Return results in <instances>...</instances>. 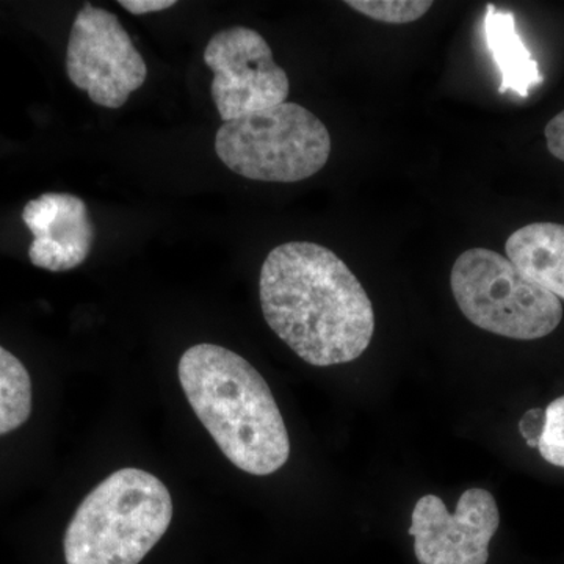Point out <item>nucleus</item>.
<instances>
[{
    "mask_svg": "<svg viewBox=\"0 0 564 564\" xmlns=\"http://www.w3.org/2000/svg\"><path fill=\"white\" fill-rule=\"evenodd\" d=\"M259 296L272 332L311 366L355 361L372 343L375 313L366 289L323 245L273 248L262 263Z\"/></svg>",
    "mask_w": 564,
    "mask_h": 564,
    "instance_id": "nucleus-1",
    "label": "nucleus"
},
{
    "mask_svg": "<svg viewBox=\"0 0 564 564\" xmlns=\"http://www.w3.org/2000/svg\"><path fill=\"white\" fill-rule=\"evenodd\" d=\"M177 375L192 410L243 473L265 477L291 456L280 408L262 375L247 359L214 344L193 345Z\"/></svg>",
    "mask_w": 564,
    "mask_h": 564,
    "instance_id": "nucleus-2",
    "label": "nucleus"
},
{
    "mask_svg": "<svg viewBox=\"0 0 564 564\" xmlns=\"http://www.w3.org/2000/svg\"><path fill=\"white\" fill-rule=\"evenodd\" d=\"M173 519L169 488L147 470L109 475L79 505L63 540L66 564H140Z\"/></svg>",
    "mask_w": 564,
    "mask_h": 564,
    "instance_id": "nucleus-3",
    "label": "nucleus"
},
{
    "mask_svg": "<svg viewBox=\"0 0 564 564\" xmlns=\"http://www.w3.org/2000/svg\"><path fill=\"white\" fill-rule=\"evenodd\" d=\"M215 152L231 172L247 180L300 182L328 163L332 135L313 111L284 102L223 122Z\"/></svg>",
    "mask_w": 564,
    "mask_h": 564,
    "instance_id": "nucleus-4",
    "label": "nucleus"
},
{
    "mask_svg": "<svg viewBox=\"0 0 564 564\" xmlns=\"http://www.w3.org/2000/svg\"><path fill=\"white\" fill-rule=\"evenodd\" d=\"M451 288L467 321L508 339H541L563 321L562 302L555 295L507 256L488 248H470L456 259Z\"/></svg>",
    "mask_w": 564,
    "mask_h": 564,
    "instance_id": "nucleus-5",
    "label": "nucleus"
},
{
    "mask_svg": "<svg viewBox=\"0 0 564 564\" xmlns=\"http://www.w3.org/2000/svg\"><path fill=\"white\" fill-rule=\"evenodd\" d=\"M66 73L96 106L120 109L143 87L148 66L117 14L87 3L70 29Z\"/></svg>",
    "mask_w": 564,
    "mask_h": 564,
    "instance_id": "nucleus-6",
    "label": "nucleus"
},
{
    "mask_svg": "<svg viewBox=\"0 0 564 564\" xmlns=\"http://www.w3.org/2000/svg\"><path fill=\"white\" fill-rule=\"evenodd\" d=\"M204 63L214 73L210 93L223 122L288 102L291 82L272 47L254 29L236 25L215 33Z\"/></svg>",
    "mask_w": 564,
    "mask_h": 564,
    "instance_id": "nucleus-7",
    "label": "nucleus"
},
{
    "mask_svg": "<svg viewBox=\"0 0 564 564\" xmlns=\"http://www.w3.org/2000/svg\"><path fill=\"white\" fill-rule=\"evenodd\" d=\"M499 525V507L492 494L470 488L459 497L454 514L440 497H421L408 533L414 538L421 564H486Z\"/></svg>",
    "mask_w": 564,
    "mask_h": 564,
    "instance_id": "nucleus-8",
    "label": "nucleus"
},
{
    "mask_svg": "<svg viewBox=\"0 0 564 564\" xmlns=\"http://www.w3.org/2000/svg\"><path fill=\"white\" fill-rule=\"evenodd\" d=\"M22 221L33 236L29 248L33 265L50 272H68L87 261L95 242V226L79 196L44 193L25 204Z\"/></svg>",
    "mask_w": 564,
    "mask_h": 564,
    "instance_id": "nucleus-9",
    "label": "nucleus"
},
{
    "mask_svg": "<svg viewBox=\"0 0 564 564\" xmlns=\"http://www.w3.org/2000/svg\"><path fill=\"white\" fill-rule=\"evenodd\" d=\"M505 251L530 280L564 300V225L530 223L508 237Z\"/></svg>",
    "mask_w": 564,
    "mask_h": 564,
    "instance_id": "nucleus-10",
    "label": "nucleus"
},
{
    "mask_svg": "<svg viewBox=\"0 0 564 564\" xmlns=\"http://www.w3.org/2000/svg\"><path fill=\"white\" fill-rule=\"evenodd\" d=\"M485 33L488 50L502 74L500 93L513 91L527 98L533 87L543 84V74L519 35L514 14L510 10L488 6Z\"/></svg>",
    "mask_w": 564,
    "mask_h": 564,
    "instance_id": "nucleus-11",
    "label": "nucleus"
},
{
    "mask_svg": "<svg viewBox=\"0 0 564 564\" xmlns=\"http://www.w3.org/2000/svg\"><path fill=\"white\" fill-rule=\"evenodd\" d=\"M31 413V375L17 356L0 347V436L24 425Z\"/></svg>",
    "mask_w": 564,
    "mask_h": 564,
    "instance_id": "nucleus-12",
    "label": "nucleus"
},
{
    "mask_svg": "<svg viewBox=\"0 0 564 564\" xmlns=\"http://www.w3.org/2000/svg\"><path fill=\"white\" fill-rule=\"evenodd\" d=\"M345 6L370 20L384 24H411L421 20L433 7L430 0H348Z\"/></svg>",
    "mask_w": 564,
    "mask_h": 564,
    "instance_id": "nucleus-13",
    "label": "nucleus"
},
{
    "mask_svg": "<svg viewBox=\"0 0 564 564\" xmlns=\"http://www.w3.org/2000/svg\"><path fill=\"white\" fill-rule=\"evenodd\" d=\"M538 451L545 462L564 469V395L545 408V429Z\"/></svg>",
    "mask_w": 564,
    "mask_h": 564,
    "instance_id": "nucleus-14",
    "label": "nucleus"
},
{
    "mask_svg": "<svg viewBox=\"0 0 564 564\" xmlns=\"http://www.w3.org/2000/svg\"><path fill=\"white\" fill-rule=\"evenodd\" d=\"M545 429V410L541 408H533L522 415L519 422V433L524 437L527 445L530 448L540 447L541 436H543Z\"/></svg>",
    "mask_w": 564,
    "mask_h": 564,
    "instance_id": "nucleus-15",
    "label": "nucleus"
},
{
    "mask_svg": "<svg viewBox=\"0 0 564 564\" xmlns=\"http://www.w3.org/2000/svg\"><path fill=\"white\" fill-rule=\"evenodd\" d=\"M544 135L549 152L558 161L564 162V110L547 122Z\"/></svg>",
    "mask_w": 564,
    "mask_h": 564,
    "instance_id": "nucleus-16",
    "label": "nucleus"
},
{
    "mask_svg": "<svg viewBox=\"0 0 564 564\" xmlns=\"http://www.w3.org/2000/svg\"><path fill=\"white\" fill-rule=\"evenodd\" d=\"M120 6L132 14H148L172 9L176 2L174 0H121Z\"/></svg>",
    "mask_w": 564,
    "mask_h": 564,
    "instance_id": "nucleus-17",
    "label": "nucleus"
}]
</instances>
